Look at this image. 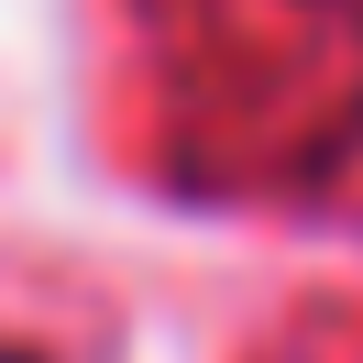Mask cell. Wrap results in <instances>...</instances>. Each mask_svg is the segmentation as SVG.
<instances>
[{
	"label": "cell",
	"instance_id": "1",
	"mask_svg": "<svg viewBox=\"0 0 363 363\" xmlns=\"http://www.w3.org/2000/svg\"><path fill=\"white\" fill-rule=\"evenodd\" d=\"M0 363H33V352H11V341H0Z\"/></svg>",
	"mask_w": 363,
	"mask_h": 363
}]
</instances>
